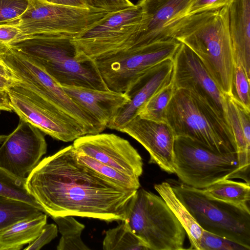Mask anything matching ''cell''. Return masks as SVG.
Here are the masks:
<instances>
[{
    "mask_svg": "<svg viewBox=\"0 0 250 250\" xmlns=\"http://www.w3.org/2000/svg\"><path fill=\"white\" fill-rule=\"evenodd\" d=\"M26 183L42 211L51 218L76 216L108 223L125 219L137 190L120 185L80 161L73 145L43 158Z\"/></svg>",
    "mask_w": 250,
    "mask_h": 250,
    "instance_id": "obj_1",
    "label": "cell"
},
{
    "mask_svg": "<svg viewBox=\"0 0 250 250\" xmlns=\"http://www.w3.org/2000/svg\"><path fill=\"white\" fill-rule=\"evenodd\" d=\"M229 7L181 17L166 28L200 59L220 90L230 95L235 62L229 27Z\"/></svg>",
    "mask_w": 250,
    "mask_h": 250,
    "instance_id": "obj_2",
    "label": "cell"
},
{
    "mask_svg": "<svg viewBox=\"0 0 250 250\" xmlns=\"http://www.w3.org/2000/svg\"><path fill=\"white\" fill-rule=\"evenodd\" d=\"M70 40L35 35L18 39L9 46L37 63L61 85L109 90L94 61L79 56Z\"/></svg>",
    "mask_w": 250,
    "mask_h": 250,
    "instance_id": "obj_3",
    "label": "cell"
},
{
    "mask_svg": "<svg viewBox=\"0 0 250 250\" xmlns=\"http://www.w3.org/2000/svg\"><path fill=\"white\" fill-rule=\"evenodd\" d=\"M166 122L175 137L189 138L216 154L238 153L228 122L188 90L174 89L167 107Z\"/></svg>",
    "mask_w": 250,
    "mask_h": 250,
    "instance_id": "obj_4",
    "label": "cell"
},
{
    "mask_svg": "<svg viewBox=\"0 0 250 250\" xmlns=\"http://www.w3.org/2000/svg\"><path fill=\"white\" fill-rule=\"evenodd\" d=\"M149 250H182L186 232L164 199L138 189L127 206L125 219Z\"/></svg>",
    "mask_w": 250,
    "mask_h": 250,
    "instance_id": "obj_5",
    "label": "cell"
},
{
    "mask_svg": "<svg viewBox=\"0 0 250 250\" xmlns=\"http://www.w3.org/2000/svg\"><path fill=\"white\" fill-rule=\"evenodd\" d=\"M175 195L203 230L250 250V207L213 198L184 184L171 186Z\"/></svg>",
    "mask_w": 250,
    "mask_h": 250,
    "instance_id": "obj_6",
    "label": "cell"
},
{
    "mask_svg": "<svg viewBox=\"0 0 250 250\" xmlns=\"http://www.w3.org/2000/svg\"><path fill=\"white\" fill-rule=\"evenodd\" d=\"M173 166L183 184L197 188L233 179L237 171L240 179L250 182V173L243 169L238 153L216 154L186 137L175 138Z\"/></svg>",
    "mask_w": 250,
    "mask_h": 250,
    "instance_id": "obj_7",
    "label": "cell"
},
{
    "mask_svg": "<svg viewBox=\"0 0 250 250\" xmlns=\"http://www.w3.org/2000/svg\"><path fill=\"white\" fill-rule=\"evenodd\" d=\"M108 13L91 6L75 7L29 0L24 13L6 24L19 29L18 39L35 35L72 39L94 26Z\"/></svg>",
    "mask_w": 250,
    "mask_h": 250,
    "instance_id": "obj_8",
    "label": "cell"
},
{
    "mask_svg": "<svg viewBox=\"0 0 250 250\" xmlns=\"http://www.w3.org/2000/svg\"><path fill=\"white\" fill-rule=\"evenodd\" d=\"M142 17L138 4L109 12L94 26L70 40L82 58L94 61L112 56L134 46Z\"/></svg>",
    "mask_w": 250,
    "mask_h": 250,
    "instance_id": "obj_9",
    "label": "cell"
},
{
    "mask_svg": "<svg viewBox=\"0 0 250 250\" xmlns=\"http://www.w3.org/2000/svg\"><path fill=\"white\" fill-rule=\"evenodd\" d=\"M0 59L21 85L81 122L89 134L101 133L105 128L76 104L42 68L27 56L9 46L0 53Z\"/></svg>",
    "mask_w": 250,
    "mask_h": 250,
    "instance_id": "obj_10",
    "label": "cell"
},
{
    "mask_svg": "<svg viewBox=\"0 0 250 250\" xmlns=\"http://www.w3.org/2000/svg\"><path fill=\"white\" fill-rule=\"evenodd\" d=\"M6 90L12 110L20 119L52 138L68 142L89 134L83 124L21 85L17 79Z\"/></svg>",
    "mask_w": 250,
    "mask_h": 250,
    "instance_id": "obj_11",
    "label": "cell"
},
{
    "mask_svg": "<svg viewBox=\"0 0 250 250\" xmlns=\"http://www.w3.org/2000/svg\"><path fill=\"white\" fill-rule=\"evenodd\" d=\"M180 43L170 38L94 61L108 88L125 92L148 70L173 59Z\"/></svg>",
    "mask_w": 250,
    "mask_h": 250,
    "instance_id": "obj_12",
    "label": "cell"
},
{
    "mask_svg": "<svg viewBox=\"0 0 250 250\" xmlns=\"http://www.w3.org/2000/svg\"><path fill=\"white\" fill-rule=\"evenodd\" d=\"M173 60L174 89L191 92L227 122L225 94L220 90L198 56L181 42Z\"/></svg>",
    "mask_w": 250,
    "mask_h": 250,
    "instance_id": "obj_13",
    "label": "cell"
},
{
    "mask_svg": "<svg viewBox=\"0 0 250 250\" xmlns=\"http://www.w3.org/2000/svg\"><path fill=\"white\" fill-rule=\"evenodd\" d=\"M42 132L20 120L15 130L0 136V167L15 175L26 178L46 153L47 144Z\"/></svg>",
    "mask_w": 250,
    "mask_h": 250,
    "instance_id": "obj_14",
    "label": "cell"
},
{
    "mask_svg": "<svg viewBox=\"0 0 250 250\" xmlns=\"http://www.w3.org/2000/svg\"><path fill=\"white\" fill-rule=\"evenodd\" d=\"M75 150L120 172L139 177L143 163L137 150L126 140L113 133L85 135L74 141Z\"/></svg>",
    "mask_w": 250,
    "mask_h": 250,
    "instance_id": "obj_15",
    "label": "cell"
},
{
    "mask_svg": "<svg viewBox=\"0 0 250 250\" xmlns=\"http://www.w3.org/2000/svg\"><path fill=\"white\" fill-rule=\"evenodd\" d=\"M119 131L140 143L149 154V163L165 172L174 173L173 146L175 136L167 123L158 122L137 115Z\"/></svg>",
    "mask_w": 250,
    "mask_h": 250,
    "instance_id": "obj_16",
    "label": "cell"
},
{
    "mask_svg": "<svg viewBox=\"0 0 250 250\" xmlns=\"http://www.w3.org/2000/svg\"><path fill=\"white\" fill-rule=\"evenodd\" d=\"M173 70V59H168L137 79L124 92L129 102L119 110L107 127L119 131L137 116L139 110L153 95L172 82Z\"/></svg>",
    "mask_w": 250,
    "mask_h": 250,
    "instance_id": "obj_17",
    "label": "cell"
},
{
    "mask_svg": "<svg viewBox=\"0 0 250 250\" xmlns=\"http://www.w3.org/2000/svg\"><path fill=\"white\" fill-rule=\"evenodd\" d=\"M193 0H140L138 4L143 12L141 31L132 48L168 39L167 26L185 16Z\"/></svg>",
    "mask_w": 250,
    "mask_h": 250,
    "instance_id": "obj_18",
    "label": "cell"
},
{
    "mask_svg": "<svg viewBox=\"0 0 250 250\" xmlns=\"http://www.w3.org/2000/svg\"><path fill=\"white\" fill-rule=\"evenodd\" d=\"M61 86L76 104L105 127L119 110L129 101V97L124 92L67 85Z\"/></svg>",
    "mask_w": 250,
    "mask_h": 250,
    "instance_id": "obj_19",
    "label": "cell"
},
{
    "mask_svg": "<svg viewBox=\"0 0 250 250\" xmlns=\"http://www.w3.org/2000/svg\"><path fill=\"white\" fill-rule=\"evenodd\" d=\"M229 27L235 64L250 78V0H235L229 6Z\"/></svg>",
    "mask_w": 250,
    "mask_h": 250,
    "instance_id": "obj_20",
    "label": "cell"
},
{
    "mask_svg": "<svg viewBox=\"0 0 250 250\" xmlns=\"http://www.w3.org/2000/svg\"><path fill=\"white\" fill-rule=\"evenodd\" d=\"M227 122L234 137L241 166L250 171V110L225 94Z\"/></svg>",
    "mask_w": 250,
    "mask_h": 250,
    "instance_id": "obj_21",
    "label": "cell"
},
{
    "mask_svg": "<svg viewBox=\"0 0 250 250\" xmlns=\"http://www.w3.org/2000/svg\"><path fill=\"white\" fill-rule=\"evenodd\" d=\"M43 212L19 221L0 231V250H19L33 242L47 224Z\"/></svg>",
    "mask_w": 250,
    "mask_h": 250,
    "instance_id": "obj_22",
    "label": "cell"
},
{
    "mask_svg": "<svg viewBox=\"0 0 250 250\" xmlns=\"http://www.w3.org/2000/svg\"><path fill=\"white\" fill-rule=\"evenodd\" d=\"M154 188L184 228L190 243L188 249L200 250L203 229L177 198L171 186L168 182H163L155 184Z\"/></svg>",
    "mask_w": 250,
    "mask_h": 250,
    "instance_id": "obj_23",
    "label": "cell"
},
{
    "mask_svg": "<svg viewBox=\"0 0 250 250\" xmlns=\"http://www.w3.org/2000/svg\"><path fill=\"white\" fill-rule=\"evenodd\" d=\"M203 189L206 194L213 198L250 207V186L246 182L225 179Z\"/></svg>",
    "mask_w": 250,
    "mask_h": 250,
    "instance_id": "obj_24",
    "label": "cell"
},
{
    "mask_svg": "<svg viewBox=\"0 0 250 250\" xmlns=\"http://www.w3.org/2000/svg\"><path fill=\"white\" fill-rule=\"evenodd\" d=\"M106 232L103 243L104 250H149L132 231L125 220Z\"/></svg>",
    "mask_w": 250,
    "mask_h": 250,
    "instance_id": "obj_25",
    "label": "cell"
},
{
    "mask_svg": "<svg viewBox=\"0 0 250 250\" xmlns=\"http://www.w3.org/2000/svg\"><path fill=\"white\" fill-rule=\"evenodd\" d=\"M58 226L62 236L57 246L58 250H89L83 242L81 234L84 229L83 224L77 221L73 216L52 218Z\"/></svg>",
    "mask_w": 250,
    "mask_h": 250,
    "instance_id": "obj_26",
    "label": "cell"
},
{
    "mask_svg": "<svg viewBox=\"0 0 250 250\" xmlns=\"http://www.w3.org/2000/svg\"><path fill=\"white\" fill-rule=\"evenodd\" d=\"M0 196L26 203L42 211L41 207L28 190L26 178H20L0 167Z\"/></svg>",
    "mask_w": 250,
    "mask_h": 250,
    "instance_id": "obj_27",
    "label": "cell"
},
{
    "mask_svg": "<svg viewBox=\"0 0 250 250\" xmlns=\"http://www.w3.org/2000/svg\"><path fill=\"white\" fill-rule=\"evenodd\" d=\"M42 212L26 203L0 196V231Z\"/></svg>",
    "mask_w": 250,
    "mask_h": 250,
    "instance_id": "obj_28",
    "label": "cell"
},
{
    "mask_svg": "<svg viewBox=\"0 0 250 250\" xmlns=\"http://www.w3.org/2000/svg\"><path fill=\"white\" fill-rule=\"evenodd\" d=\"M174 90L172 82L153 95L140 108L137 115L154 121L166 123V109Z\"/></svg>",
    "mask_w": 250,
    "mask_h": 250,
    "instance_id": "obj_29",
    "label": "cell"
},
{
    "mask_svg": "<svg viewBox=\"0 0 250 250\" xmlns=\"http://www.w3.org/2000/svg\"><path fill=\"white\" fill-rule=\"evenodd\" d=\"M76 151V150H75ZM78 160L98 173L127 188L138 190L139 178L120 172L82 153L76 151Z\"/></svg>",
    "mask_w": 250,
    "mask_h": 250,
    "instance_id": "obj_30",
    "label": "cell"
},
{
    "mask_svg": "<svg viewBox=\"0 0 250 250\" xmlns=\"http://www.w3.org/2000/svg\"><path fill=\"white\" fill-rule=\"evenodd\" d=\"M250 80L243 67L235 64L229 95L234 101L250 110Z\"/></svg>",
    "mask_w": 250,
    "mask_h": 250,
    "instance_id": "obj_31",
    "label": "cell"
},
{
    "mask_svg": "<svg viewBox=\"0 0 250 250\" xmlns=\"http://www.w3.org/2000/svg\"><path fill=\"white\" fill-rule=\"evenodd\" d=\"M200 250H249L243 246L203 230Z\"/></svg>",
    "mask_w": 250,
    "mask_h": 250,
    "instance_id": "obj_32",
    "label": "cell"
},
{
    "mask_svg": "<svg viewBox=\"0 0 250 250\" xmlns=\"http://www.w3.org/2000/svg\"><path fill=\"white\" fill-rule=\"evenodd\" d=\"M29 0H0V24L8 23L21 16Z\"/></svg>",
    "mask_w": 250,
    "mask_h": 250,
    "instance_id": "obj_33",
    "label": "cell"
},
{
    "mask_svg": "<svg viewBox=\"0 0 250 250\" xmlns=\"http://www.w3.org/2000/svg\"><path fill=\"white\" fill-rule=\"evenodd\" d=\"M235 0H194L186 15L218 9L229 6Z\"/></svg>",
    "mask_w": 250,
    "mask_h": 250,
    "instance_id": "obj_34",
    "label": "cell"
},
{
    "mask_svg": "<svg viewBox=\"0 0 250 250\" xmlns=\"http://www.w3.org/2000/svg\"><path fill=\"white\" fill-rule=\"evenodd\" d=\"M58 227L54 224H46L40 234L28 246L25 250H38L50 242L58 235Z\"/></svg>",
    "mask_w": 250,
    "mask_h": 250,
    "instance_id": "obj_35",
    "label": "cell"
},
{
    "mask_svg": "<svg viewBox=\"0 0 250 250\" xmlns=\"http://www.w3.org/2000/svg\"><path fill=\"white\" fill-rule=\"evenodd\" d=\"M89 6L113 12L134 5L129 0H86Z\"/></svg>",
    "mask_w": 250,
    "mask_h": 250,
    "instance_id": "obj_36",
    "label": "cell"
},
{
    "mask_svg": "<svg viewBox=\"0 0 250 250\" xmlns=\"http://www.w3.org/2000/svg\"><path fill=\"white\" fill-rule=\"evenodd\" d=\"M20 34L19 29L15 26L7 24H0V53L17 39Z\"/></svg>",
    "mask_w": 250,
    "mask_h": 250,
    "instance_id": "obj_37",
    "label": "cell"
},
{
    "mask_svg": "<svg viewBox=\"0 0 250 250\" xmlns=\"http://www.w3.org/2000/svg\"><path fill=\"white\" fill-rule=\"evenodd\" d=\"M49 3L75 7H86L88 5L86 0H43Z\"/></svg>",
    "mask_w": 250,
    "mask_h": 250,
    "instance_id": "obj_38",
    "label": "cell"
},
{
    "mask_svg": "<svg viewBox=\"0 0 250 250\" xmlns=\"http://www.w3.org/2000/svg\"><path fill=\"white\" fill-rule=\"evenodd\" d=\"M0 105L6 108L8 111H12V108L10 104L9 97L6 90H0Z\"/></svg>",
    "mask_w": 250,
    "mask_h": 250,
    "instance_id": "obj_39",
    "label": "cell"
},
{
    "mask_svg": "<svg viewBox=\"0 0 250 250\" xmlns=\"http://www.w3.org/2000/svg\"><path fill=\"white\" fill-rule=\"evenodd\" d=\"M0 76L11 80H17L13 76L10 69L0 59Z\"/></svg>",
    "mask_w": 250,
    "mask_h": 250,
    "instance_id": "obj_40",
    "label": "cell"
},
{
    "mask_svg": "<svg viewBox=\"0 0 250 250\" xmlns=\"http://www.w3.org/2000/svg\"><path fill=\"white\" fill-rule=\"evenodd\" d=\"M15 80L0 76V90H5Z\"/></svg>",
    "mask_w": 250,
    "mask_h": 250,
    "instance_id": "obj_41",
    "label": "cell"
},
{
    "mask_svg": "<svg viewBox=\"0 0 250 250\" xmlns=\"http://www.w3.org/2000/svg\"><path fill=\"white\" fill-rule=\"evenodd\" d=\"M1 110H4V111H8V110H7L6 108H5V107H4L3 106L0 105V111H1Z\"/></svg>",
    "mask_w": 250,
    "mask_h": 250,
    "instance_id": "obj_42",
    "label": "cell"
}]
</instances>
